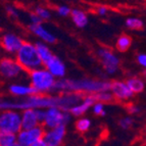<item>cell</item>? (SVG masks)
<instances>
[{"label": "cell", "instance_id": "1f68e13d", "mask_svg": "<svg viewBox=\"0 0 146 146\" xmlns=\"http://www.w3.org/2000/svg\"><path fill=\"white\" fill-rule=\"evenodd\" d=\"M137 62L146 70V54L141 53L137 55Z\"/></svg>", "mask_w": 146, "mask_h": 146}, {"label": "cell", "instance_id": "277c9868", "mask_svg": "<svg viewBox=\"0 0 146 146\" xmlns=\"http://www.w3.org/2000/svg\"><path fill=\"white\" fill-rule=\"evenodd\" d=\"M22 130V113L19 110H2L0 115V132L17 134Z\"/></svg>", "mask_w": 146, "mask_h": 146}, {"label": "cell", "instance_id": "484cf974", "mask_svg": "<svg viewBox=\"0 0 146 146\" xmlns=\"http://www.w3.org/2000/svg\"><path fill=\"white\" fill-rule=\"evenodd\" d=\"M133 123H134V121L131 117H124L119 121V126L123 130H129L133 126Z\"/></svg>", "mask_w": 146, "mask_h": 146}, {"label": "cell", "instance_id": "7a4b0ae2", "mask_svg": "<svg viewBox=\"0 0 146 146\" xmlns=\"http://www.w3.org/2000/svg\"><path fill=\"white\" fill-rule=\"evenodd\" d=\"M15 59L22 66L24 71L28 73L36 71L44 66V62L38 53L36 45L30 42H25L22 48L15 54Z\"/></svg>", "mask_w": 146, "mask_h": 146}, {"label": "cell", "instance_id": "9a60e30c", "mask_svg": "<svg viewBox=\"0 0 146 146\" xmlns=\"http://www.w3.org/2000/svg\"><path fill=\"white\" fill-rule=\"evenodd\" d=\"M29 29L35 36H37L39 39H41L42 41L45 42V43L52 44L56 41L55 36H54L52 33H50L48 30L45 29V28L42 26V24H37V25L31 24Z\"/></svg>", "mask_w": 146, "mask_h": 146}, {"label": "cell", "instance_id": "ba28073f", "mask_svg": "<svg viewBox=\"0 0 146 146\" xmlns=\"http://www.w3.org/2000/svg\"><path fill=\"white\" fill-rule=\"evenodd\" d=\"M24 68H22L17 59L4 57L0 61V74L4 79H15L22 74Z\"/></svg>", "mask_w": 146, "mask_h": 146}, {"label": "cell", "instance_id": "e575fe53", "mask_svg": "<svg viewBox=\"0 0 146 146\" xmlns=\"http://www.w3.org/2000/svg\"><path fill=\"white\" fill-rule=\"evenodd\" d=\"M31 146H48V145H47L46 142H45L43 139H42V140H39V141L35 142L34 144H32Z\"/></svg>", "mask_w": 146, "mask_h": 146}, {"label": "cell", "instance_id": "44dd1931", "mask_svg": "<svg viewBox=\"0 0 146 146\" xmlns=\"http://www.w3.org/2000/svg\"><path fill=\"white\" fill-rule=\"evenodd\" d=\"M17 142V134L0 132V146H9Z\"/></svg>", "mask_w": 146, "mask_h": 146}, {"label": "cell", "instance_id": "ac0fdd59", "mask_svg": "<svg viewBox=\"0 0 146 146\" xmlns=\"http://www.w3.org/2000/svg\"><path fill=\"white\" fill-rule=\"evenodd\" d=\"M35 45H36L38 53H39L42 61H43L44 64H45V63L53 56V53H52V51L48 47L47 43H45V42H36Z\"/></svg>", "mask_w": 146, "mask_h": 146}, {"label": "cell", "instance_id": "e0dca14e", "mask_svg": "<svg viewBox=\"0 0 146 146\" xmlns=\"http://www.w3.org/2000/svg\"><path fill=\"white\" fill-rule=\"evenodd\" d=\"M71 17L74 24L78 28H80V29L85 28L88 25V17L86 15V12L83 11V10L78 9V8H74L72 10Z\"/></svg>", "mask_w": 146, "mask_h": 146}, {"label": "cell", "instance_id": "836d02e7", "mask_svg": "<svg viewBox=\"0 0 146 146\" xmlns=\"http://www.w3.org/2000/svg\"><path fill=\"white\" fill-rule=\"evenodd\" d=\"M128 111H129L131 115H136V113H138V112L140 111V108H139V106H137V105H130V106L128 107Z\"/></svg>", "mask_w": 146, "mask_h": 146}, {"label": "cell", "instance_id": "8fae6325", "mask_svg": "<svg viewBox=\"0 0 146 146\" xmlns=\"http://www.w3.org/2000/svg\"><path fill=\"white\" fill-rule=\"evenodd\" d=\"M110 91L115 99L121 100V101L130 100L134 96V93L132 92L126 81H113L111 83Z\"/></svg>", "mask_w": 146, "mask_h": 146}, {"label": "cell", "instance_id": "6da1fadb", "mask_svg": "<svg viewBox=\"0 0 146 146\" xmlns=\"http://www.w3.org/2000/svg\"><path fill=\"white\" fill-rule=\"evenodd\" d=\"M111 83L107 81L91 78L58 79L56 80L54 90L59 93L78 92L83 94H96L102 91H110Z\"/></svg>", "mask_w": 146, "mask_h": 146}, {"label": "cell", "instance_id": "d4e9b609", "mask_svg": "<svg viewBox=\"0 0 146 146\" xmlns=\"http://www.w3.org/2000/svg\"><path fill=\"white\" fill-rule=\"evenodd\" d=\"M35 12H36L37 15H39L43 21L49 20V19L51 17V13H50V11H49L47 8L42 7V6H37L36 9H35Z\"/></svg>", "mask_w": 146, "mask_h": 146}, {"label": "cell", "instance_id": "3957f363", "mask_svg": "<svg viewBox=\"0 0 146 146\" xmlns=\"http://www.w3.org/2000/svg\"><path fill=\"white\" fill-rule=\"evenodd\" d=\"M29 74L31 85L36 90L37 94H47L54 90L56 78L46 68H38Z\"/></svg>", "mask_w": 146, "mask_h": 146}, {"label": "cell", "instance_id": "d6986e66", "mask_svg": "<svg viewBox=\"0 0 146 146\" xmlns=\"http://www.w3.org/2000/svg\"><path fill=\"white\" fill-rule=\"evenodd\" d=\"M126 82L134 94L141 93L145 88V83H144L143 79L139 78V77H131Z\"/></svg>", "mask_w": 146, "mask_h": 146}, {"label": "cell", "instance_id": "8d00e7d4", "mask_svg": "<svg viewBox=\"0 0 146 146\" xmlns=\"http://www.w3.org/2000/svg\"><path fill=\"white\" fill-rule=\"evenodd\" d=\"M143 78H144V79H146V70L143 72Z\"/></svg>", "mask_w": 146, "mask_h": 146}, {"label": "cell", "instance_id": "d590c367", "mask_svg": "<svg viewBox=\"0 0 146 146\" xmlns=\"http://www.w3.org/2000/svg\"><path fill=\"white\" fill-rule=\"evenodd\" d=\"M9 146H21V145H20L19 143H17V142H15V143L11 144V145H9Z\"/></svg>", "mask_w": 146, "mask_h": 146}, {"label": "cell", "instance_id": "9c48e42d", "mask_svg": "<svg viewBox=\"0 0 146 146\" xmlns=\"http://www.w3.org/2000/svg\"><path fill=\"white\" fill-rule=\"evenodd\" d=\"M66 134V126L56 127L53 129H49L45 131L43 140L46 142L48 146H60L63 142V139Z\"/></svg>", "mask_w": 146, "mask_h": 146}, {"label": "cell", "instance_id": "603a6c76", "mask_svg": "<svg viewBox=\"0 0 146 146\" xmlns=\"http://www.w3.org/2000/svg\"><path fill=\"white\" fill-rule=\"evenodd\" d=\"M143 26V21L139 17H129L126 20V27L130 30H140Z\"/></svg>", "mask_w": 146, "mask_h": 146}, {"label": "cell", "instance_id": "cb8c5ba5", "mask_svg": "<svg viewBox=\"0 0 146 146\" xmlns=\"http://www.w3.org/2000/svg\"><path fill=\"white\" fill-rule=\"evenodd\" d=\"M91 128V121L88 117H80L76 122V129L79 132H87Z\"/></svg>", "mask_w": 146, "mask_h": 146}, {"label": "cell", "instance_id": "30bf717a", "mask_svg": "<svg viewBox=\"0 0 146 146\" xmlns=\"http://www.w3.org/2000/svg\"><path fill=\"white\" fill-rule=\"evenodd\" d=\"M24 40L13 33H6L1 38V45L4 51L9 54H17L24 45Z\"/></svg>", "mask_w": 146, "mask_h": 146}, {"label": "cell", "instance_id": "f546056e", "mask_svg": "<svg viewBox=\"0 0 146 146\" xmlns=\"http://www.w3.org/2000/svg\"><path fill=\"white\" fill-rule=\"evenodd\" d=\"M30 17V21H31V24L33 25H37V24H42V19L39 17V15H37L36 12H33L31 15H29Z\"/></svg>", "mask_w": 146, "mask_h": 146}, {"label": "cell", "instance_id": "5bb4252c", "mask_svg": "<svg viewBox=\"0 0 146 146\" xmlns=\"http://www.w3.org/2000/svg\"><path fill=\"white\" fill-rule=\"evenodd\" d=\"M8 92L13 96V97L24 98L29 97L31 95L37 94L32 85H24V84H11L8 87Z\"/></svg>", "mask_w": 146, "mask_h": 146}, {"label": "cell", "instance_id": "4fadbf2b", "mask_svg": "<svg viewBox=\"0 0 146 146\" xmlns=\"http://www.w3.org/2000/svg\"><path fill=\"white\" fill-rule=\"evenodd\" d=\"M95 102H97V101L95 99L94 95L87 94L85 95V97L82 100V102H80L79 104L74 106L73 108H71L70 112L74 117H81V115H85L86 112L88 111V110H90L91 107L95 104Z\"/></svg>", "mask_w": 146, "mask_h": 146}, {"label": "cell", "instance_id": "8992f818", "mask_svg": "<svg viewBox=\"0 0 146 146\" xmlns=\"http://www.w3.org/2000/svg\"><path fill=\"white\" fill-rule=\"evenodd\" d=\"M97 56L107 75H115L119 71V58L115 53L107 48H99L97 50Z\"/></svg>", "mask_w": 146, "mask_h": 146}, {"label": "cell", "instance_id": "4dcf8cb0", "mask_svg": "<svg viewBox=\"0 0 146 146\" xmlns=\"http://www.w3.org/2000/svg\"><path fill=\"white\" fill-rule=\"evenodd\" d=\"M37 111V117L39 119L40 125H42L45 121V117H46V110H43V108H39V110H36Z\"/></svg>", "mask_w": 146, "mask_h": 146}, {"label": "cell", "instance_id": "5b68a950", "mask_svg": "<svg viewBox=\"0 0 146 146\" xmlns=\"http://www.w3.org/2000/svg\"><path fill=\"white\" fill-rule=\"evenodd\" d=\"M72 115L70 111H64L59 107H49L46 110V117L42 126L46 130L53 129L61 125H66L71 122Z\"/></svg>", "mask_w": 146, "mask_h": 146}, {"label": "cell", "instance_id": "2e32d148", "mask_svg": "<svg viewBox=\"0 0 146 146\" xmlns=\"http://www.w3.org/2000/svg\"><path fill=\"white\" fill-rule=\"evenodd\" d=\"M40 122L37 117L36 110H25L22 112V128L23 130H30L39 126Z\"/></svg>", "mask_w": 146, "mask_h": 146}, {"label": "cell", "instance_id": "7c38bea8", "mask_svg": "<svg viewBox=\"0 0 146 146\" xmlns=\"http://www.w3.org/2000/svg\"><path fill=\"white\" fill-rule=\"evenodd\" d=\"M44 66L48 70L56 79H63L66 73V66L59 57L53 55Z\"/></svg>", "mask_w": 146, "mask_h": 146}, {"label": "cell", "instance_id": "4316f807", "mask_svg": "<svg viewBox=\"0 0 146 146\" xmlns=\"http://www.w3.org/2000/svg\"><path fill=\"white\" fill-rule=\"evenodd\" d=\"M92 110L95 115H105V110H104V105L102 102H95V104L92 106Z\"/></svg>", "mask_w": 146, "mask_h": 146}, {"label": "cell", "instance_id": "d6a6232c", "mask_svg": "<svg viewBox=\"0 0 146 146\" xmlns=\"http://www.w3.org/2000/svg\"><path fill=\"white\" fill-rule=\"evenodd\" d=\"M96 12L99 15H101V17H104V15H107V12H108V8L106 6H98L96 8Z\"/></svg>", "mask_w": 146, "mask_h": 146}, {"label": "cell", "instance_id": "52a82bcc", "mask_svg": "<svg viewBox=\"0 0 146 146\" xmlns=\"http://www.w3.org/2000/svg\"><path fill=\"white\" fill-rule=\"evenodd\" d=\"M46 129L42 125L30 130H22L17 134V142L21 146H31L35 142L42 140Z\"/></svg>", "mask_w": 146, "mask_h": 146}, {"label": "cell", "instance_id": "83f0119b", "mask_svg": "<svg viewBox=\"0 0 146 146\" xmlns=\"http://www.w3.org/2000/svg\"><path fill=\"white\" fill-rule=\"evenodd\" d=\"M72 10L71 8L66 6V5H60L57 7V13H58L60 17H68V15H71L72 13Z\"/></svg>", "mask_w": 146, "mask_h": 146}, {"label": "cell", "instance_id": "f1b7e54d", "mask_svg": "<svg viewBox=\"0 0 146 146\" xmlns=\"http://www.w3.org/2000/svg\"><path fill=\"white\" fill-rule=\"evenodd\" d=\"M5 9H6V12H7V15H10L11 17H19V11H17V9L15 7V6H11V5H7V6L5 7Z\"/></svg>", "mask_w": 146, "mask_h": 146}, {"label": "cell", "instance_id": "ffe728a7", "mask_svg": "<svg viewBox=\"0 0 146 146\" xmlns=\"http://www.w3.org/2000/svg\"><path fill=\"white\" fill-rule=\"evenodd\" d=\"M132 45V38L129 35H121L115 42V47L119 52H126Z\"/></svg>", "mask_w": 146, "mask_h": 146}, {"label": "cell", "instance_id": "7402d4cb", "mask_svg": "<svg viewBox=\"0 0 146 146\" xmlns=\"http://www.w3.org/2000/svg\"><path fill=\"white\" fill-rule=\"evenodd\" d=\"M95 96V99L98 102H111L112 100L115 99V96L111 93V91H102V92L96 93V94H93Z\"/></svg>", "mask_w": 146, "mask_h": 146}]
</instances>
